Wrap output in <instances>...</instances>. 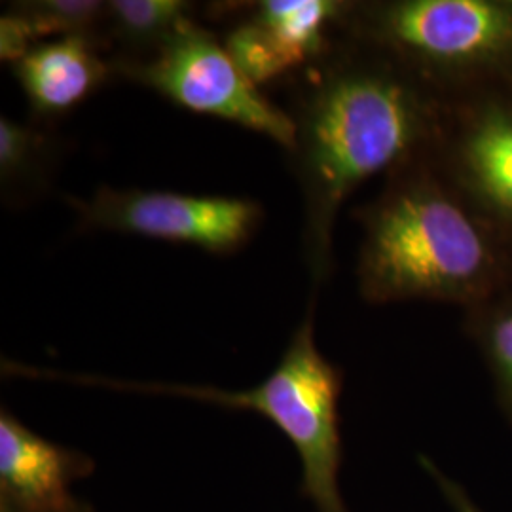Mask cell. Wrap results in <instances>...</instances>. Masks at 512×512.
Masks as SVG:
<instances>
[{
	"instance_id": "obj_1",
	"label": "cell",
	"mask_w": 512,
	"mask_h": 512,
	"mask_svg": "<svg viewBox=\"0 0 512 512\" xmlns=\"http://www.w3.org/2000/svg\"><path fill=\"white\" fill-rule=\"evenodd\" d=\"M376 50L329 48L304 69L287 110L294 126L289 158L304 202V255L315 287L332 270L340 207L370 177L412 160L433 129L435 112L420 80L397 57Z\"/></svg>"
},
{
	"instance_id": "obj_2",
	"label": "cell",
	"mask_w": 512,
	"mask_h": 512,
	"mask_svg": "<svg viewBox=\"0 0 512 512\" xmlns=\"http://www.w3.org/2000/svg\"><path fill=\"white\" fill-rule=\"evenodd\" d=\"M361 220L359 287L370 302L467 300L494 279L486 232L427 175L397 179Z\"/></svg>"
},
{
	"instance_id": "obj_3",
	"label": "cell",
	"mask_w": 512,
	"mask_h": 512,
	"mask_svg": "<svg viewBox=\"0 0 512 512\" xmlns=\"http://www.w3.org/2000/svg\"><path fill=\"white\" fill-rule=\"evenodd\" d=\"M6 374L19 378L57 380L112 391L169 395L232 410H249L272 421L291 440L300 459V492L317 512H349L340 490L342 435L338 401L342 372L319 351L313 310L306 313L274 372L256 387L243 391L211 385L135 382L93 374H69L8 361Z\"/></svg>"
},
{
	"instance_id": "obj_4",
	"label": "cell",
	"mask_w": 512,
	"mask_h": 512,
	"mask_svg": "<svg viewBox=\"0 0 512 512\" xmlns=\"http://www.w3.org/2000/svg\"><path fill=\"white\" fill-rule=\"evenodd\" d=\"M116 73L183 109L262 133L287 152L293 148L294 126L287 110L260 92L224 42L196 19H186L147 59L114 67Z\"/></svg>"
},
{
	"instance_id": "obj_5",
	"label": "cell",
	"mask_w": 512,
	"mask_h": 512,
	"mask_svg": "<svg viewBox=\"0 0 512 512\" xmlns=\"http://www.w3.org/2000/svg\"><path fill=\"white\" fill-rule=\"evenodd\" d=\"M359 12L363 38L408 69H463L512 54V2L399 0Z\"/></svg>"
},
{
	"instance_id": "obj_6",
	"label": "cell",
	"mask_w": 512,
	"mask_h": 512,
	"mask_svg": "<svg viewBox=\"0 0 512 512\" xmlns=\"http://www.w3.org/2000/svg\"><path fill=\"white\" fill-rule=\"evenodd\" d=\"M86 230L196 245L207 253H236L260 226V203L226 196L101 186L92 198H67Z\"/></svg>"
},
{
	"instance_id": "obj_7",
	"label": "cell",
	"mask_w": 512,
	"mask_h": 512,
	"mask_svg": "<svg viewBox=\"0 0 512 512\" xmlns=\"http://www.w3.org/2000/svg\"><path fill=\"white\" fill-rule=\"evenodd\" d=\"M332 0H266L247 4L224 46L256 88L306 69L330 48L329 29L348 14Z\"/></svg>"
},
{
	"instance_id": "obj_8",
	"label": "cell",
	"mask_w": 512,
	"mask_h": 512,
	"mask_svg": "<svg viewBox=\"0 0 512 512\" xmlns=\"http://www.w3.org/2000/svg\"><path fill=\"white\" fill-rule=\"evenodd\" d=\"M93 469L90 456L44 439L2 408L0 511H71L80 503L74 484L92 475Z\"/></svg>"
},
{
	"instance_id": "obj_9",
	"label": "cell",
	"mask_w": 512,
	"mask_h": 512,
	"mask_svg": "<svg viewBox=\"0 0 512 512\" xmlns=\"http://www.w3.org/2000/svg\"><path fill=\"white\" fill-rule=\"evenodd\" d=\"M12 69L31 109L40 118L71 112L114 74L109 55L86 37L38 42Z\"/></svg>"
},
{
	"instance_id": "obj_10",
	"label": "cell",
	"mask_w": 512,
	"mask_h": 512,
	"mask_svg": "<svg viewBox=\"0 0 512 512\" xmlns=\"http://www.w3.org/2000/svg\"><path fill=\"white\" fill-rule=\"evenodd\" d=\"M461 177L497 217L512 222V107L478 110L459 137Z\"/></svg>"
},
{
	"instance_id": "obj_11",
	"label": "cell",
	"mask_w": 512,
	"mask_h": 512,
	"mask_svg": "<svg viewBox=\"0 0 512 512\" xmlns=\"http://www.w3.org/2000/svg\"><path fill=\"white\" fill-rule=\"evenodd\" d=\"M192 4L183 0H112L107 2L103 48L112 69L147 59L186 19Z\"/></svg>"
},
{
	"instance_id": "obj_12",
	"label": "cell",
	"mask_w": 512,
	"mask_h": 512,
	"mask_svg": "<svg viewBox=\"0 0 512 512\" xmlns=\"http://www.w3.org/2000/svg\"><path fill=\"white\" fill-rule=\"evenodd\" d=\"M54 141L35 126L0 118V184L10 202L44 190L54 167Z\"/></svg>"
},
{
	"instance_id": "obj_13",
	"label": "cell",
	"mask_w": 512,
	"mask_h": 512,
	"mask_svg": "<svg viewBox=\"0 0 512 512\" xmlns=\"http://www.w3.org/2000/svg\"><path fill=\"white\" fill-rule=\"evenodd\" d=\"M23 19L38 42L44 38H92L103 48L107 2L97 0H31L8 8ZM105 50V48H103Z\"/></svg>"
},
{
	"instance_id": "obj_14",
	"label": "cell",
	"mask_w": 512,
	"mask_h": 512,
	"mask_svg": "<svg viewBox=\"0 0 512 512\" xmlns=\"http://www.w3.org/2000/svg\"><path fill=\"white\" fill-rule=\"evenodd\" d=\"M480 344L490 365L499 399L512 418V302L484 323Z\"/></svg>"
},
{
	"instance_id": "obj_15",
	"label": "cell",
	"mask_w": 512,
	"mask_h": 512,
	"mask_svg": "<svg viewBox=\"0 0 512 512\" xmlns=\"http://www.w3.org/2000/svg\"><path fill=\"white\" fill-rule=\"evenodd\" d=\"M418 461H420L423 473L429 476V480L439 490L440 497L444 499L450 512H486L476 503L473 495L469 494V490L463 484H459L456 478H452L446 471H442L433 459L420 456Z\"/></svg>"
},
{
	"instance_id": "obj_16",
	"label": "cell",
	"mask_w": 512,
	"mask_h": 512,
	"mask_svg": "<svg viewBox=\"0 0 512 512\" xmlns=\"http://www.w3.org/2000/svg\"><path fill=\"white\" fill-rule=\"evenodd\" d=\"M0 512H6V511H0ZM67 512H93L92 509H90V507H88V505H86V503H82V501H80V503H78V505H76V507H74V509H71V511H67Z\"/></svg>"
}]
</instances>
